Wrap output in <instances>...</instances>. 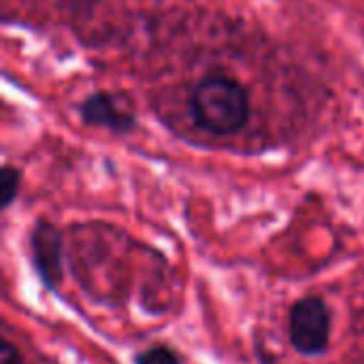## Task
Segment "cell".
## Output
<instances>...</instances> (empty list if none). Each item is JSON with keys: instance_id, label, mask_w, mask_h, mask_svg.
<instances>
[{"instance_id": "obj_7", "label": "cell", "mask_w": 364, "mask_h": 364, "mask_svg": "<svg viewBox=\"0 0 364 364\" xmlns=\"http://www.w3.org/2000/svg\"><path fill=\"white\" fill-rule=\"evenodd\" d=\"M0 364H23L21 352L9 339H4L0 343Z\"/></svg>"}, {"instance_id": "obj_1", "label": "cell", "mask_w": 364, "mask_h": 364, "mask_svg": "<svg viewBox=\"0 0 364 364\" xmlns=\"http://www.w3.org/2000/svg\"><path fill=\"white\" fill-rule=\"evenodd\" d=\"M190 109L194 122L218 136L243 130L252 113L245 85L226 75H209L200 79L192 92Z\"/></svg>"}, {"instance_id": "obj_4", "label": "cell", "mask_w": 364, "mask_h": 364, "mask_svg": "<svg viewBox=\"0 0 364 364\" xmlns=\"http://www.w3.org/2000/svg\"><path fill=\"white\" fill-rule=\"evenodd\" d=\"M79 115L85 126L111 130L115 134L130 132L136 126V111L130 98L117 92H94L79 105Z\"/></svg>"}, {"instance_id": "obj_3", "label": "cell", "mask_w": 364, "mask_h": 364, "mask_svg": "<svg viewBox=\"0 0 364 364\" xmlns=\"http://www.w3.org/2000/svg\"><path fill=\"white\" fill-rule=\"evenodd\" d=\"M30 247V260L32 267L43 282V286L51 292H58V288L64 282V237L62 230L47 222L36 220V224L30 230L28 239Z\"/></svg>"}, {"instance_id": "obj_6", "label": "cell", "mask_w": 364, "mask_h": 364, "mask_svg": "<svg viewBox=\"0 0 364 364\" xmlns=\"http://www.w3.org/2000/svg\"><path fill=\"white\" fill-rule=\"evenodd\" d=\"M134 364H183L181 356L168 346H151L134 356Z\"/></svg>"}, {"instance_id": "obj_2", "label": "cell", "mask_w": 364, "mask_h": 364, "mask_svg": "<svg viewBox=\"0 0 364 364\" xmlns=\"http://www.w3.org/2000/svg\"><path fill=\"white\" fill-rule=\"evenodd\" d=\"M288 335L292 348L307 358L326 354L333 335V314L322 296L299 299L288 314Z\"/></svg>"}, {"instance_id": "obj_5", "label": "cell", "mask_w": 364, "mask_h": 364, "mask_svg": "<svg viewBox=\"0 0 364 364\" xmlns=\"http://www.w3.org/2000/svg\"><path fill=\"white\" fill-rule=\"evenodd\" d=\"M19 188H21V171L13 164H4L0 171V205H2V209H9L17 200Z\"/></svg>"}]
</instances>
